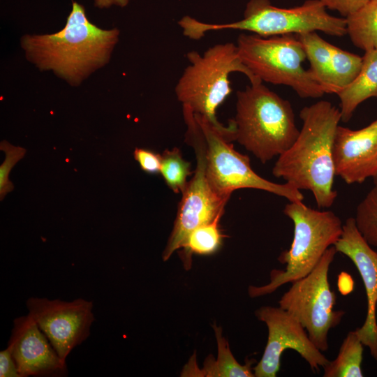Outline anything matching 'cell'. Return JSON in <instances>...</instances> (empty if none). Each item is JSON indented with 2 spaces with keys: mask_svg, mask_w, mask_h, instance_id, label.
<instances>
[{
  "mask_svg": "<svg viewBox=\"0 0 377 377\" xmlns=\"http://www.w3.org/2000/svg\"><path fill=\"white\" fill-rule=\"evenodd\" d=\"M117 28L103 29L88 19L84 7L72 2L65 27L57 33L26 34L21 47L40 71H51L73 87L106 65L118 43Z\"/></svg>",
  "mask_w": 377,
  "mask_h": 377,
  "instance_id": "obj_1",
  "label": "cell"
},
{
  "mask_svg": "<svg viewBox=\"0 0 377 377\" xmlns=\"http://www.w3.org/2000/svg\"><path fill=\"white\" fill-rule=\"evenodd\" d=\"M300 117L299 135L278 156L272 174L299 190L311 191L318 207L329 208L337 197L332 150L341 114L330 102L319 101L304 107Z\"/></svg>",
  "mask_w": 377,
  "mask_h": 377,
  "instance_id": "obj_2",
  "label": "cell"
},
{
  "mask_svg": "<svg viewBox=\"0 0 377 377\" xmlns=\"http://www.w3.org/2000/svg\"><path fill=\"white\" fill-rule=\"evenodd\" d=\"M189 64L177 81L175 92L182 107L205 118L217 129L233 133V119L225 126L216 117V110L232 91L229 75L244 74L251 84L262 81L244 64L237 45L225 43L214 45L202 54L191 51L186 54Z\"/></svg>",
  "mask_w": 377,
  "mask_h": 377,
  "instance_id": "obj_3",
  "label": "cell"
},
{
  "mask_svg": "<svg viewBox=\"0 0 377 377\" xmlns=\"http://www.w3.org/2000/svg\"><path fill=\"white\" fill-rule=\"evenodd\" d=\"M178 24L183 34L192 40H199L209 31L224 29L247 31L263 37L317 31L336 37L347 34L346 17L329 14L320 0H306L288 8L276 7L269 0H250L243 18L238 21L211 24L186 15Z\"/></svg>",
  "mask_w": 377,
  "mask_h": 377,
  "instance_id": "obj_4",
  "label": "cell"
},
{
  "mask_svg": "<svg viewBox=\"0 0 377 377\" xmlns=\"http://www.w3.org/2000/svg\"><path fill=\"white\" fill-rule=\"evenodd\" d=\"M235 140L265 163L286 151L297 138L290 103L262 83L237 91Z\"/></svg>",
  "mask_w": 377,
  "mask_h": 377,
  "instance_id": "obj_5",
  "label": "cell"
},
{
  "mask_svg": "<svg viewBox=\"0 0 377 377\" xmlns=\"http://www.w3.org/2000/svg\"><path fill=\"white\" fill-rule=\"evenodd\" d=\"M283 212L294 225L291 246L278 258L281 263L286 265V268L273 269L267 285L250 286L248 292L251 297L272 293L282 285L308 275L342 234L343 224L333 212L312 209L302 201L290 202Z\"/></svg>",
  "mask_w": 377,
  "mask_h": 377,
  "instance_id": "obj_6",
  "label": "cell"
},
{
  "mask_svg": "<svg viewBox=\"0 0 377 377\" xmlns=\"http://www.w3.org/2000/svg\"><path fill=\"white\" fill-rule=\"evenodd\" d=\"M236 45L244 64L262 82L291 87L302 98L325 94L302 66L306 54L297 34L263 37L241 34Z\"/></svg>",
  "mask_w": 377,
  "mask_h": 377,
  "instance_id": "obj_7",
  "label": "cell"
},
{
  "mask_svg": "<svg viewBox=\"0 0 377 377\" xmlns=\"http://www.w3.org/2000/svg\"><path fill=\"white\" fill-rule=\"evenodd\" d=\"M203 136L207 179L215 191L230 196L240 188H255L283 197L290 202L303 201L300 190L286 182L277 184L258 175L248 156L237 151L231 143L232 133L221 131L203 117L193 113Z\"/></svg>",
  "mask_w": 377,
  "mask_h": 377,
  "instance_id": "obj_8",
  "label": "cell"
},
{
  "mask_svg": "<svg viewBox=\"0 0 377 377\" xmlns=\"http://www.w3.org/2000/svg\"><path fill=\"white\" fill-rule=\"evenodd\" d=\"M337 253L334 246L327 249L315 268L293 282L278 302L302 324L311 341L322 352L329 348V331L337 326L345 315V311L334 309L336 295L328 281L330 266Z\"/></svg>",
  "mask_w": 377,
  "mask_h": 377,
  "instance_id": "obj_9",
  "label": "cell"
},
{
  "mask_svg": "<svg viewBox=\"0 0 377 377\" xmlns=\"http://www.w3.org/2000/svg\"><path fill=\"white\" fill-rule=\"evenodd\" d=\"M185 122L187 126L186 140L195 152L196 168L182 193L173 228L163 253L164 261L182 249L193 230L222 216L230 197L215 191L207 179L204 136L196 119L188 117L185 119Z\"/></svg>",
  "mask_w": 377,
  "mask_h": 377,
  "instance_id": "obj_10",
  "label": "cell"
},
{
  "mask_svg": "<svg viewBox=\"0 0 377 377\" xmlns=\"http://www.w3.org/2000/svg\"><path fill=\"white\" fill-rule=\"evenodd\" d=\"M28 315L47 337L59 357L66 360L85 341L94 321L93 302L31 297L26 302Z\"/></svg>",
  "mask_w": 377,
  "mask_h": 377,
  "instance_id": "obj_11",
  "label": "cell"
},
{
  "mask_svg": "<svg viewBox=\"0 0 377 377\" xmlns=\"http://www.w3.org/2000/svg\"><path fill=\"white\" fill-rule=\"evenodd\" d=\"M267 327V342L260 362L253 368L256 377H275L281 356L286 349L297 352L313 371H320L330 361L311 341L304 327L280 306H261L255 312Z\"/></svg>",
  "mask_w": 377,
  "mask_h": 377,
  "instance_id": "obj_12",
  "label": "cell"
},
{
  "mask_svg": "<svg viewBox=\"0 0 377 377\" xmlns=\"http://www.w3.org/2000/svg\"><path fill=\"white\" fill-rule=\"evenodd\" d=\"M337 252L354 263L364 283L367 299V311L363 325L355 330L372 357L377 360V252L359 232L354 217L347 219L343 232L334 245Z\"/></svg>",
  "mask_w": 377,
  "mask_h": 377,
  "instance_id": "obj_13",
  "label": "cell"
},
{
  "mask_svg": "<svg viewBox=\"0 0 377 377\" xmlns=\"http://www.w3.org/2000/svg\"><path fill=\"white\" fill-rule=\"evenodd\" d=\"M8 346L21 377L64 376L67 374L62 360L51 343L27 314L13 320Z\"/></svg>",
  "mask_w": 377,
  "mask_h": 377,
  "instance_id": "obj_14",
  "label": "cell"
},
{
  "mask_svg": "<svg viewBox=\"0 0 377 377\" xmlns=\"http://www.w3.org/2000/svg\"><path fill=\"white\" fill-rule=\"evenodd\" d=\"M297 36L309 61V70L325 94H337L355 79L361 69L362 57L333 45L316 32Z\"/></svg>",
  "mask_w": 377,
  "mask_h": 377,
  "instance_id": "obj_15",
  "label": "cell"
},
{
  "mask_svg": "<svg viewBox=\"0 0 377 377\" xmlns=\"http://www.w3.org/2000/svg\"><path fill=\"white\" fill-rule=\"evenodd\" d=\"M377 150V119L359 130L339 125L333 142V161L336 176L346 183L364 165Z\"/></svg>",
  "mask_w": 377,
  "mask_h": 377,
  "instance_id": "obj_16",
  "label": "cell"
},
{
  "mask_svg": "<svg viewBox=\"0 0 377 377\" xmlns=\"http://www.w3.org/2000/svg\"><path fill=\"white\" fill-rule=\"evenodd\" d=\"M341 121L348 122L357 106L377 97V49L364 52L361 69L355 79L337 94Z\"/></svg>",
  "mask_w": 377,
  "mask_h": 377,
  "instance_id": "obj_17",
  "label": "cell"
},
{
  "mask_svg": "<svg viewBox=\"0 0 377 377\" xmlns=\"http://www.w3.org/2000/svg\"><path fill=\"white\" fill-rule=\"evenodd\" d=\"M346 20L347 34L355 47L364 52L377 49V0H370Z\"/></svg>",
  "mask_w": 377,
  "mask_h": 377,
  "instance_id": "obj_18",
  "label": "cell"
},
{
  "mask_svg": "<svg viewBox=\"0 0 377 377\" xmlns=\"http://www.w3.org/2000/svg\"><path fill=\"white\" fill-rule=\"evenodd\" d=\"M364 345L356 330L348 333L336 359L324 367V377H362Z\"/></svg>",
  "mask_w": 377,
  "mask_h": 377,
  "instance_id": "obj_19",
  "label": "cell"
},
{
  "mask_svg": "<svg viewBox=\"0 0 377 377\" xmlns=\"http://www.w3.org/2000/svg\"><path fill=\"white\" fill-rule=\"evenodd\" d=\"M216 339L218 355L216 360L207 358L203 368V375L216 377H253L252 362L242 365L232 355L228 341L222 335V330L216 325L213 326Z\"/></svg>",
  "mask_w": 377,
  "mask_h": 377,
  "instance_id": "obj_20",
  "label": "cell"
},
{
  "mask_svg": "<svg viewBox=\"0 0 377 377\" xmlns=\"http://www.w3.org/2000/svg\"><path fill=\"white\" fill-rule=\"evenodd\" d=\"M222 216L211 223L202 225L193 230L186 237L182 249L181 258L185 269L191 265L193 253L210 255L216 252L222 245L223 235L219 227Z\"/></svg>",
  "mask_w": 377,
  "mask_h": 377,
  "instance_id": "obj_21",
  "label": "cell"
},
{
  "mask_svg": "<svg viewBox=\"0 0 377 377\" xmlns=\"http://www.w3.org/2000/svg\"><path fill=\"white\" fill-rule=\"evenodd\" d=\"M160 173L175 193H182L188 184L187 178L192 174L191 163L186 161L179 148L166 149L161 154Z\"/></svg>",
  "mask_w": 377,
  "mask_h": 377,
  "instance_id": "obj_22",
  "label": "cell"
},
{
  "mask_svg": "<svg viewBox=\"0 0 377 377\" xmlns=\"http://www.w3.org/2000/svg\"><path fill=\"white\" fill-rule=\"evenodd\" d=\"M359 232L372 247L377 248V187L374 186L358 204L354 217Z\"/></svg>",
  "mask_w": 377,
  "mask_h": 377,
  "instance_id": "obj_23",
  "label": "cell"
},
{
  "mask_svg": "<svg viewBox=\"0 0 377 377\" xmlns=\"http://www.w3.org/2000/svg\"><path fill=\"white\" fill-rule=\"evenodd\" d=\"M0 149L6 154L5 160L0 165V199L2 200L6 193L13 189L14 186L8 178L9 173L17 162L24 157L26 149L13 146L6 141L1 142Z\"/></svg>",
  "mask_w": 377,
  "mask_h": 377,
  "instance_id": "obj_24",
  "label": "cell"
},
{
  "mask_svg": "<svg viewBox=\"0 0 377 377\" xmlns=\"http://www.w3.org/2000/svg\"><path fill=\"white\" fill-rule=\"evenodd\" d=\"M135 160L141 169L149 174H158L161 171V155L145 148H135L133 151Z\"/></svg>",
  "mask_w": 377,
  "mask_h": 377,
  "instance_id": "obj_25",
  "label": "cell"
},
{
  "mask_svg": "<svg viewBox=\"0 0 377 377\" xmlns=\"http://www.w3.org/2000/svg\"><path fill=\"white\" fill-rule=\"evenodd\" d=\"M327 9L336 10L346 17L355 13L370 0H320Z\"/></svg>",
  "mask_w": 377,
  "mask_h": 377,
  "instance_id": "obj_26",
  "label": "cell"
},
{
  "mask_svg": "<svg viewBox=\"0 0 377 377\" xmlns=\"http://www.w3.org/2000/svg\"><path fill=\"white\" fill-rule=\"evenodd\" d=\"M0 376L21 377L8 346L0 351Z\"/></svg>",
  "mask_w": 377,
  "mask_h": 377,
  "instance_id": "obj_27",
  "label": "cell"
},
{
  "mask_svg": "<svg viewBox=\"0 0 377 377\" xmlns=\"http://www.w3.org/2000/svg\"><path fill=\"white\" fill-rule=\"evenodd\" d=\"M377 172V150L371 158L348 179L347 184L362 183Z\"/></svg>",
  "mask_w": 377,
  "mask_h": 377,
  "instance_id": "obj_28",
  "label": "cell"
},
{
  "mask_svg": "<svg viewBox=\"0 0 377 377\" xmlns=\"http://www.w3.org/2000/svg\"><path fill=\"white\" fill-rule=\"evenodd\" d=\"M131 0H94V6L98 8H108L113 6L125 7Z\"/></svg>",
  "mask_w": 377,
  "mask_h": 377,
  "instance_id": "obj_29",
  "label": "cell"
},
{
  "mask_svg": "<svg viewBox=\"0 0 377 377\" xmlns=\"http://www.w3.org/2000/svg\"><path fill=\"white\" fill-rule=\"evenodd\" d=\"M371 178L373 179L374 186L377 187V172Z\"/></svg>",
  "mask_w": 377,
  "mask_h": 377,
  "instance_id": "obj_30",
  "label": "cell"
}]
</instances>
